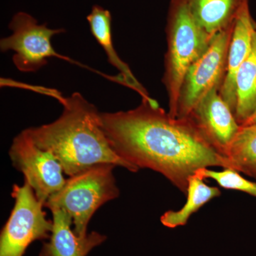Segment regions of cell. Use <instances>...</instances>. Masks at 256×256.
Returning <instances> with one entry per match:
<instances>
[{"label":"cell","instance_id":"cell-1","mask_svg":"<svg viewBox=\"0 0 256 256\" xmlns=\"http://www.w3.org/2000/svg\"><path fill=\"white\" fill-rule=\"evenodd\" d=\"M100 116L106 138L121 159L138 170L160 173L184 194L198 170L233 169L191 120L171 117L158 102L142 100L132 110L100 112Z\"/></svg>","mask_w":256,"mask_h":256},{"label":"cell","instance_id":"cell-2","mask_svg":"<svg viewBox=\"0 0 256 256\" xmlns=\"http://www.w3.org/2000/svg\"><path fill=\"white\" fill-rule=\"evenodd\" d=\"M64 110L50 124L24 132L42 149L50 152L68 176L98 164H112L136 172L111 148L101 127L100 112L79 92L62 98Z\"/></svg>","mask_w":256,"mask_h":256},{"label":"cell","instance_id":"cell-3","mask_svg":"<svg viewBox=\"0 0 256 256\" xmlns=\"http://www.w3.org/2000/svg\"><path fill=\"white\" fill-rule=\"evenodd\" d=\"M166 52L162 82L170 116L176 118L180 89L188 69L210 46L212 38L198 26L186 0H170L166 25Z\"/></svg>","mask_w":256,"mask_h":256},{"label":"cell","instance_id":"cell-4","mask_svg":"<svg viewBox=\"0 0 256 256\" xmlns=\"http://www.w3.org/2000/svg\"><path fill=\"white\" fill-rule=\"evenodd\" d=\"M116 166L106 163L96 164L69 176L44 206L50 210H65L73 220L74 233L86 236L88 225L96 210L119 196L114 174Z\"/></svg>","mask_w":256,"mask_h":256},{"label":"cell","instance_id":"cell-5","mask_svg":"<svg viewBox=\"0 0 256 256\" xmlns=\"http://www.w3.org/2000/svg\"><path fill=\"white\" fill-rule=\"evenodd\" d=\"M14 206L0 236V256H23L35 240L50 238L53 222L46 218L44 204L37 198L28 182L14 184Z\"/></svg>","mask_w":256,"mask_h":256},{"label":"cell","instance_id":"cell-6","mask_svg":"<svg viewBox=\"0 0 256 256\" xmlns=\"http://www.w3.org/2000/svg\"><path fill=\"white\" fill-rule=\"evenodd\" d=\"M233 28L234 25L215 35L206 52L188 69L180 89L176 118H188L210 90L220 88Z\"/></svg>","mask_w":256,"mask_h":256},{"label":"cell","instance_id":"cell-7","mask_svg":"<svg viewBox=\"0 0 256 256\" xmlns=\"http://www.w3.org/2000/svg\"><path fill=\"white\" fill-rule=\"evenodd\" d=\"M12 34L0 41L2 52L12 50L13 63L20 72H36L52 57L67 60L56 52L52 40L64 33V28H50L46 24H40L31 14L24 12L15 14L9 24Z\"/></svg>","mask_w":256,"mask_h":256},{"label":"cell","instance_id":"cell-8","mask_svg":"<svg viewBox=\"0 0 256 256\" xmlns=\"http://www.w3.org/2000/svg\"><path fill=\"white\" fill-rule=\"evenodd\" d=\"M9 154L13 166L22 173L44 204L65 184L60 162L50 152L37 146L24 130L14 138Z\"/></svg>","mask_w":256,"mask_h":256},{"label":"cell","instance_id":"cell-9","mask_svg":"<svg viewBox=\"0 0 256 256\" xmlns=\"http://www.w3.org/2000/svg\"><path fill=\"white\" fill-rule=\"evenodd\" d=\"M210 146L222 156L227 151L240 126L224 100L220 88H215L194 108L188 116Z\"/></svg>","mask_w":256,"mask_h":256},{"label":"cell","instance_id":"cell-10","mask_svg":"<svg viewBox=\"0 0 256 256\" xmlns=\"http://www.w3.org/2000/svg\"><path fill=\"white\" fill-rule=\"evenodd\" d=\"M256 26V22L250 14L249 4H246L234 22L227 58L226 72L220 88L222 97L234 114L236 106V76L240 66L252 50Z\"/></svg>","mask_w":256,"mask_h":256},{"label":"cell","instance_id":"cell-11","mask_svg":"<svg viewBox=\"0 0 256 256\" xmlns=\"http://www.w3.org/2000/svg\"><path fill=\"white\" fill-rule=\"evenodd\" d=\"M53 228L50 242H44L40 256H86L92 248L106 240V236L92 232L86 236L74 233L73 220L62 210H52Z\"/></svg>","mask_w":256,"mask_h":256},{"label":"cell","instance_id":"cell-12","mask_svg":"<svg viewBox=\"0 0 256 256\" xmlns=\"http://www.w3.org/2000/svg\"><path fill=\"white\" fill-rule=\"evenodd\" d=\"M87 21L92 36L104 48L109 63L119 70L120 76V82L140 94L142 100L156 104L158 102L152 98L146 89L134 76L129 66L120 58L117 52L114 50L112 42V15L110 12L99 5H94L90 14L87 16Z\"/></svg>","mask_w":256,"mask_h":256},{"label":"cell","instance_id":"cell-13","mask_svg":"<svg viewBox=\"0 0 256 256\" xmlns=\"http://www.w3.org/2000/svg\"><path fill=\"white\" fill-rule=\"evenodd\" d=\"M197 24L213 38L220 32L233 26L242 8L249 0H186Z\"/></svg>","mask_w":256,"mask_h":256},{"label":"cell","instance_id":"cell-14","mask_svg":"<svg viewBox=\"0 0 256 256\" xmlns=\"http://www.w3.org/2000/svg\"><path fill=\"white\" fill-rule=\"evenodd\" d=\"M236 106L235 117L240 126L254 114L256 108V26L252 50L240 66L236 76Z\"/></svg>","mask_w":256,"mask_h":256},{"label":"cell","instance_id":"cell-15","mask_svg":"<svg viewBox=\"0 0 256 256\" xmlns=\"http://www.w3.org/2000/svg\"><path fill=\"white\" fill-rule=\"evenodd\" d=\"M186 194L188 200L182 208L178 210H168L162 216L160 220L164 226L175 228L186 225L192 214L210 200L220 196V191L215 186H208L204 180L195 174L188 180Z\"/></svg>","mask_w":256,"mask_h":256},{"label":"cell","instance_id":"cell-16","mask_svg":"<svg viewBox=\"0 0 256 256\" xmlns=\"http://www.w3.org/2000/svg\"><path fill=\"white\" fill-rule=\"evenodd\" d=\"M226 158L234 170L256 178V124L240 126Z\"/></svg>","mask_w":256,"mask_h":256},{"label":"cell","instance_id":"cell-17","mask_svg":"<svg viewBox=\"0 0 256 256\" xmlns=\"http://www.w3.org/2000/svg\"><path fill=\"white\" fill-rule=\"evenodd\" d=\"M195 174L203 180H214L220 188L226 190L242 192L256 197V183L244 178L236 170L224 168L222 171L216 172L204 168L198 170Z\"/></svg>","mask_w":256,"mask_h":256},{"label":"cell","instance_id":"cell-18","mask_svg":"<svg viewBox=\"0 0 256 256\" xmlns=\"http://www.w3.org/2000/svg\"><path fill=\"white\" fill-rule=\"evenodd\" d=\"M256 124V108L252 116H250V117L248 119L244 124H242V126H247V124Z\"/></svg>","mask_w":256,"mask_h":256}]
</instances>
